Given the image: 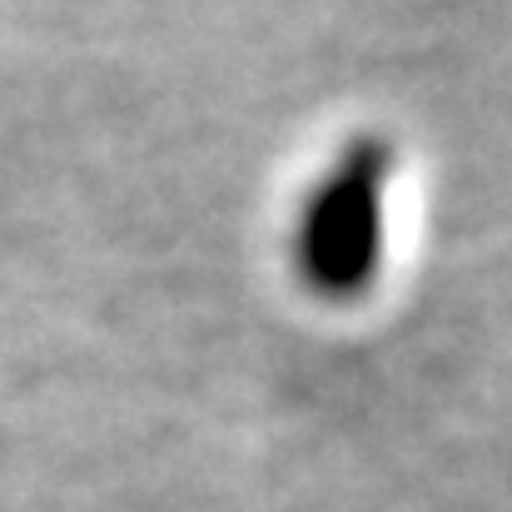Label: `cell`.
<instances>
[{"label":"cell","mask_w":512,"mask_h":512,"mask_svg":"<svg viewBox=\"0 0 512 512\" xmlns=\"http://www.w3.org/2000/svg\"><path fill=\"white\" fill-rule=\"evenodd\" d=\"M388 179L393 145L358 135L304 194L289 229V264L314 299L353 304L373 289L388 234Z\"/></svg>","instance_id":"cell-1"}]
</instances>
